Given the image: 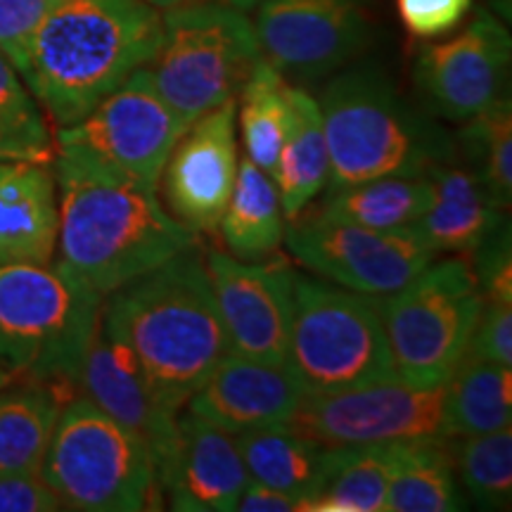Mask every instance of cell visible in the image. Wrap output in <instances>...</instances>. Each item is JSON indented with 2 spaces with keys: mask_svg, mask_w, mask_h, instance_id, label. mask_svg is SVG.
Segmentation results:
<instances>
[{
  "mask_svg": "<svg viewBox=\"0 0 512 512\" xmlns=\"http://www.w3.org/2000/svg\"><path fill=\"white\" fill-rule=\"evenodd\" d=\"M60 498L46 484L41 472L0 475V512H57Z\"/></svg>",
  "mask_w": 512,
  "mask_h": 512,
  "instance_id": "38",
  "label": "cell"
},
{
  "mask_svg": "<svg viewBox=\"0 0 512 512\" xmlns=\"http://www.w3.org/2000/svg\"><path fill=\"white\" fill-rule=\"evenodd\" d=\"M155 470L159 496L171 510L181 512L235 510L249 482L235 434L190 411L178 413Z\"/></svg>",
  "mask_w": 512,
  "mask_h": 512,
  "instance_id": "17",
  "label": "cell"
},
{
  "mask_svg": "<svg viewBox=\"0 0 512 512\" xmlns=\"http://www.w3.org/2000/svg\"><path fill=\"white\" fill-rule=\"evenodd\" d=\"M76 387H81V396L93 401L100 411L136 432L157 460L181 411L166 406L124 339L105 325L102 309L83 354Z\"/></svg>",
  "mask_w": 512,
  "mask_h": 512,
  "instance_id": "19",
  "label": "cell"
},
{
  "mask_svg": "<svg viewBox=\"0 0 512 512\" xmlns=\"http://www.w3.org/2000/svg\"><path fill=\"white\" fill-rule=\"evenodd\" d=\"M228 254L240 261H266L285 240V214L273 178L245 157L233 195L219 223Z\"/></svg>",
  "mask_w": 512,
  "mask_h": 512,
  "instance_id": "26",
  "label": "cell"
},
{
  "mask_svg": "<svg viewBox=\"0 0 512 512\" xmlns=\"http://www.w3.org/2000/svg\"><path fill=\"white\" fill-rule=\"evenodd\" d=\"M145 3L155 5V8H176V5L188 3V0H145Z\"/></svg>",
  "mask_w": 512,
  "mask_h": 512,
  "instance_id": "42",
  "label": "cell"
},
{
  "mask_svg": "<svg viewBox=\"0 0 512 512\" xmlns=\"http://www.w3.org/2000/svg\"><path fill=\"white\" fill-rule=\"evenodd\" d=\"M467 498L482 510H508L512 503V430L463 434L451 448Z\"/></svg>",
  "mask_w": 512,
  "mask_h": 512,
  "instance_id": "32",
  "label": "cell"
},
{
  "mask_svg": "<svg viewBox=\"0 0 512 512\" xmlns=\"http://www.w3.org/2000/svg\"><path fill=\"white\" fill-rule=\"evenodd\" d=\"M285 245L306 271L368 297L401 290L437 256L413 226L375 230L316 214L290 221Z\"/></svg>",
  "mask_w": 512,
  "mask_h": 512,
  "instance_id": "12",
  "label": "cell"
},
{
  "mask_svg": "<svg viewBox=\"0 0 512 512\" xmlns=\"http://www.w3.org/2000/svg\"><path fill=\"white\" fill-rule=\"evenodd\" d=\"M472 0H396L403 29L422 41L456 31L470 15Z\"/></svg>",
  "mask_w": 512,
  "mask_h": 512,
  "instance_id": "35",
  "label": "cell"
},
{
  "mask_svg": "<svg viewBox=\"0 0 512 512\" xmlns=\"http://www.w3.org/2000/svg\"><path fill=\"white\" fill-rule=\"evenodd\" d=\"M330 155L328 190L389 176H425L456 155L453 138L403 98L377 64L332 76L318 98Z\"/></svg>",
  "mask_w": 512,
  "mask_h": 512,
  "instance_id": "4",
  "label": "cell"
},
{
  "mask_svg": "<svg viewBox=\"0 0 512 512\" xmlns=\"http://www.w3.org/2000/svg\"><path fill=\"white\" fill-rule=\"evenodd\" d=\"M259 60V43L245 12L216 0H188L162 17V38L147 69L171 110L190 124L238 98Z\"/></svg>",
  "mask_w": 512,
  "mask_h": 512,
  "instance_id": "8",
  "label": "cell"
},
{
  "mask_svg": "<svg viewBox=\"0 0 512 512\" xmlns=\"http://www.w3.org/2000/svg\"><path fill=\"white\" fill-rule=\"evenodd\" d=\"M238 98L190 121L162 171L166 211L192 235L216 233L238 178Z\"/></svg>",
  "mask_w": 512,
  "mask_h": 512,
  "instance_id": "16",
  "label": "cell"
},
{
  "mask_svg": "<svg viewBox=\"0 0 512 512\" xmlns=\"http://www.w3.org/2000/svg\"><path fill=\"white\" fill-rule=\"evenodd\" d=\"M72 394L55 384L0 387V475L41 472L55 422Z\"/></svg>",
  "mask_w": 512,
  "mask_h": 512,
  "instance_id": "24",
  "label": "cell"
},
{
  "mask_svg": "<svg viewBox=\"0 0 512 512\" xmlns=\"http://www.w3.org/2000/svg\"><path fill=\"white\" fill-rule=\"evenodd\" d=\"M453 147L463 150V164L470 166L491 197L508 211L512 200V107L503 98L494 107L463 121Z\"/></svg>",
  "mask_w": 512,
  "mask_h": 512,
  "instance_id": "31",
  "label": "cell"
},
{
  "mask_svg": "<svg viewBox=\"0 0 512 512\" xmlns=\"http://www.w3.org/2000/svg\"><path fill=\"white\" fill-rule=\"evenodd\" d=\"M290 83L264 57L254 64L238 93V124L247 159L273 176L290 121Z\"/></svg>",
  "mask_w": 512,
  "mask_h": 512,
  "instance_id": "30",
  "label": "cell"
},
{
  "mask_svg": "<svg viewBox=\"0 0 512 512\" xmlns=\"http://www.w3.org/2000/svg\"><path fill=\"white\" fill-rule=\"evenodd\" d=\"M159 38L162 15L145 0H57L19 76L57 128L74 126L152 62Z\"/></svg>",
  "mask_w": 512,
  "mask_h": 512,
  "instance_id": "2",
  "label": "cell"
},
{
  "mask_svg": "<svg viewBox=\"0 0 512 512\" xmlns=\"http://www.w3.org/2000/svg\"><path fill=\"white\" fill-rule=\"evenodd\" d=\"M0 162H29V159L24 157L19 150H15V147L5 143L3 138H0Z\"/></svg>",
  "mask_w": 512,
  "mask_h": 512,
  "instance_id": "40",
  "label": "cell"
},
{
  "mask_svg": "<svg viewBox=\"0 0 512 512\" xmlns=\"http://www.w3.org/2000/svg\"><path fill=\"white\" fill-rule=\"evenodd\" d=\"M57 264L107 297L197 245L157 190L67 147H55Z\"/></svg>",
  "mask_w": 512,
  "mask_h": 512,
  "instance_id": "1",
  "label": "cell"
},
{
  "mask_svg": "<svg viewBox=\"0 0 512 512\" xmlns=\"http://www.w3.org/2000/svg\"><path fill=\"white\" fill-rule=\"evenodd\" d=\"M302 396V384L285 363L226 354L183 408L238 437L242 432L287 425Z\"/></svg>",
  "mask_w": 512,
  "mask_h": 512,
  "instance_id": "18",
  "label": "cell"
},
{
  "mask_svg": "<svg viewBox=\"0 0 512 512\" xmlns=\"http://www.w3.org/2000/svg\"><path fill=\"white\" fill-rule=\"evenodd\" d=\"M0 138L22 152L29 162L53 164V133L43 117L41 105L3 53H0Z\"/></svg>",
  "mask_w": 512,
  "mask_h": 512,
  "instance_id": "33",
  "label": "cell"
},
{
  "mask_svg": "<svg viewBox=\"0 0 512 512\" xmlns=\"http://www.w3.org/2000/svg\"><path fill=\"white\" fill-rule=\"evenodd\" d=\"M287 98L290 121L271 178L278 188L285 219L294 221L304 216L311 202L328 188L330 155L318 100L292 83Z\"/></svg>",
  "mask_w": 512,
  "mask_h": 512,
  "instance_id": "22",
  "label": "cell"
},
{
  "mask_svg": "<svg viewBox=\"0 0 512 512\" xmlns=\"http://www.w3.org/2000/svg\"><path fill=\"white\" fill-rule=\"evenodd\" d=\"M102 294L53 259L0 266V363L19 380L76 387Z\"/></svg>",
  "mask_w": 512,
  "mask_h": 512,
  "instance_id": "5",
  "label": "cell"
},
{
  "mask_svg": "<svg viewBox=\"0 0 512 512\" xmlns=\"http://www.w3.org/2000/svg\"><path fill=\"white\" fill-rule=\"evenodd\" d=\"M53 164L0 162V266L50 264L57 252Z\"/></svg>",
  "mask_w": 512,
  "mask_h": 512,
  "instance_id": "20",
  "label": "cell"
},
{
  "mask_svg": "<svg viewBox=\"0 0 512 512\" xmlns=\"http://www.w3.org/2000/svg\"><path fill=\"white\" fill-rule=\"evenodd\" d=\"M510 60L508 29L482 10L458 36L420 50L413 67L415 88L427 112L463 124L508 98Z\"/></svg>",
  "mask_w": 512,
  "mask_h": 512,
  "instance_id": "14",
  "label": "cell"
},
{
  "mask_svg": "<svg viewBox=\"0 0 512 512\" xmlns=\"http://www.w3.org/2000/svg\"><path fill=\"white\" fill-rule=\"evenodd\" d=\"M252 27L261 57L285 79L335 74L370 46V22L354 0H261Z\"/></svg>",
  "mask_w": 512,
  "mask_h": 512,
  "instance_id": "13",
  "label": "cell"
},
{
  "mask_svg": "<svg viewBox=\"0 0 512 512\" xmlns=\"http://www.w3.org/2000/svg\"><path fill=\"white\" fill-rule=\"evenodd\" d=\"M446 406L451 437L510 427L512 370L465 354L446 380Z\"/></svg>",
  "mask_w": 512,
  "mask_h": 512,
  "instance_id": "28",
  "label": "cell"
},
{
  "mask_svg": "<svg viewBox=\"0 0 512 512\" xmlns=\"http://www.w3.org/2000/svg\"><path fill=\"white\" fill-rule=\"evenodd\" d=\"M235 439L249 479L294 496L299 505L316 496L330 475L332 448L287 425L242 432Z\"/></svg>",
  "mask_w": 512,
  "mask_h": 512,
  "instance_id": "23",
  "label": "cell"
},
{
  "mask_svg": "<svg viewBox=\"0 0 512 512\" xmlns=\"http://www.w3.org/2000/svg\"><path fill=\"white\" fill-rule=\"evenodd\" d=\"M375 302L396 375L413 384H444L453 375L484 306L470 261L460 256L432 261Z\"/></svg>",
  "mask_w": 512,
  "mask_h": 512,
  "instance_id": "9",
  "label": "cell"
},
{
  "mask_svg": "<svg viewBox=\"0 0 512 512\" xmlns=\"http://www.w3.org/2000/svg\"><path fill=\"white\" fill-rule=\"evenodd\" d=\"M188 126L140 67L74 126L57 128L55 147H67L157 190L164 164Z\"/></svg>",
  "mask_w": 512,
  "mask_h": 512,
  "instance_id": "11",
  "label": "cell"
},
{
  "mask_svg": "<svg viewBox=\"0 0 512 512\" xmlns=\"http://www.w3.org/2000/svg\"><path fill=\"white\" fill-rule=\"evenodd\" d=\"M287 427L328 448L451 439L444 384L399 375L332 394H304Z\"/></svg>",
  "mask_w": 512,
  "mask_h": 512,
  "instance_id": "10",
  "label": "cell"
},
{
  "mask_svg": "<svg viewBox=\"0 0 512 512\" xmlns=\"http://www.w3.org/2000/svg\"><path fill=\"white\" fill-rule=\"evenodd\" d=\"M285 366L304 394H332L396 377L375 297L294 273Z\"/></svg>",
  "mask_w": 512,
  "mask_h": 512,
  "instance_id": "7",
  "label": "cell"
},
{
  "mask_svg": "<svg viewBox=\"0 0 512 512\" xmlns=\"http://www.w3.org/2000/svg\"><path fill=\"white\" fill-rule=\"evenodd\" d=\"M102 320L124 339L174 411L228 354L207 261L197 245L107 294Z\"/></svg>",
  "mask_w": 512,
  "mask_h": 512,
  "instance_id": "3",
  "label": "cell"
},
{
  "mask_svg": "<svg viewBox=\"0 0 512 512\" xmlns=\"http://www.w3.org/2000/svg\"><path fill=\"white\" fill-rule=\"evenodd\" d=\"M389 512H453L465 508L446 439L389 444Z\"/></svg>",
  "mask_w": 512,
  "mask_h": 512,
  "instance_id": "25",
  "label": "cell"
},
{
  "mask_svg": "<svg viewBox=\"0 0 512 512\" xmlns=\"http://www.w3.org/2000/svg\"><path fill=\"white\" fill-rule=\"evenodd\" d=\"M235 510L240 512H299V501L294 496H287L283 491L271 489V486L249 479L242 489Z\"/></svg>",
  "mask_w": 512,
  "mask_h": 512,
  "instance_id": "39",
  "label": "cell"
},
{
  "mask_svg": "<svg viewBox=\"0 0 512 512\" xmlns=\"http://www.w3.org/2000/svg\"><path fill=\"white\" fill-rule=\"evenodd\" d=\"M15 382V377H12L8 370L3 368V363H0V387H5V384H12Z\"/></svg>",
  "mask_w": 512,
  "mask_h": 512,
  "instance_id": "43",
  "label": "cell"
},
{
  "mask_svg": "<svg viewBox=\"0 0 512 512\" xmlns=\"http://www.w3.org/2000/svg\"><path fill=\"white\" fill-rule=\"evenodd\" d=\"M425 178L430 202L413 228L437 254H470L508 219L475 171L458 162L456 155L434 164Z\"/></svg>",
  "mask_w": 512,
  "mask_h": 512,
  "instance_id": "21",
  "label": "cell"
},
{
  "mask_svg": "<svg viewBox=\"0 0 512 512\" xmlns=\"http://www.w3.org/2000/svg\"><path fill=\"white\" fill-rule=\"evenodd\" d=\"M389 465V444L332 448L323 489L299 505V512H387Z\"/></svg>",
  "mask_w": 512,
  "mask_h": 512,
  "instance_id": "29",
  "label": "cell"
},
{
  "mask_svg": "<svg viewBox=\"0 0 512 512\" xmlns=\"http://www.w3.org/2000/svg\"><path fill=\"white\" fill-rule=\"evenodd\" d=\"M216 3H223V5H228V8L247 12V10H254L261 0H216Z\"/></svg>",
  "mask_w": 512,
  "mask_h": 512,
  "instance_id": "41",
  "label": "cell"
},
{
  "mask_svg": "<svg viewBox=\"0 0 512 512\" xmlns=\"http://www.w3.org/2000/svg\"><path fill=\"white\" fill-rule=\"evenodd\" d=\"M228 354L285 363L294 311V271L283 259L240 261L211 249L204 256Z\"/></svg>",
  "mask_w": 512,
  "mask_h": 512,
  "instance_id": "15",
  "label": "cell"
},
{
  "mask_svg": "<svg viewBox=\"0 0 512 512\" xmlns=\"http://www.w3.org/2000/svg\"><path fill=\"white\" fill-rule=\"evenodd\" d=\"M467 356L484 358L498 366H512V304L484 302Z\"/></svg>",
  "mask_w": 512,
  "mask_h": 512,
  "instance_id": "37",
  "label": "cell"
},
{
  "mask_svg": "<svg viewBox=\"0 0 512 512\" xmlns=\"http://www.w3.org/2000/svg\"><path fill=\"white\" fill-rule=\"evenodd\" d=\"M41 477L64 510L138 512L162 498L150 446L81 394L62 406Z\"/></svg>",
  "mask_w": 512,
  "mask_h": 512,
  "instance_id": "6",
  "label": "cell"
},
{
  "mask_svg": "<svg viewBox=\"0 0 512 512\" xmlns=\"http://www.w3.org/2000/svg\"><path fill=\"white\" fill-rule=\"evenodd\" d=\"M472 273L484 302L512 304V249H510V219L491 230L472 249Z\"/></svg>",
  "mask_w": 512,
  "mask_h": 512,
  "instance_id": "34",
  "label": "cell"
},
{
  "mask_svg": "<svg viewBox=\"0 0 512 512\" xmlns=\"http://www.w3.org/2000/svg\"><path fill=\"white\" fill-rule=\"evenodd\" d=\"M430 202L425 176H389L325 192L316 216L351 226L411 228Z\"/></svg>",
  "mask_w": 512,
  "mask_h": 512,
  "instance_id": "27",
  "label": "cell"
},
{
  "mask_svg": "<svg viewBox=\"0 0 512 512\" xmlns=\"http://www.w3.org/2000/svg\"><path fill=\"white\" fill-rule=\"evenodd\" d=\"M55 3L57 0H0V53L17 72L31 38Z\"/></svg>",
  "mask_w": 512,
  "mask_h": 512,
  "instance_id": "36",
  "label": "cell"
}]
</instances>
